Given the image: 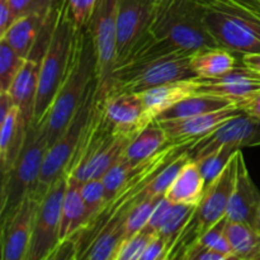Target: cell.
<instances>
[{
  "label": "cell",
  "mask_w": 260,
  "mask_h": 260,
  "mask_svg": "<svg viewBox=\"0 0 260 260\" xmlns=\"http://www.w3.org/2000/svg\"><path fill=\"white\" fill-rule=\"evenodd\" d=\"M96 80L95 46L88 28H83L78 32L68 74L45 117L50 145L68 127Z\"/></svg>",
  "instance_id": "1"
},
{
  "label": "cell",
  "mask_w": 260,
  "mask_h": 260,
  "mask_svg": "<svg viewBox=\"0 0 260 260\" xmlns=\"http://www.w3.org/2000/svg\"><path fill=\"white\" fill-rule=\"evenodd\" d=\"M150 33L185 55L218 47L206 25L201 0H160L155 4Z\"/></svg>",
  "instance_id": "2"
},
{
  "label": "cell",
  "mask_w": 260,
  "mask_h": 260,
  "mask_svg": "<svg viewBox=\"0 0 260 260\" xmlns=\"http://www.w3.org/2000/svg\"><path fill=\"white\" fill-rule=\"evenodd\" d=\"M218 47L241 57L260 52V13L244 0H201Z\"/></svg>",
  "instance_id": "3"
},
{
  "label": "cell",
  "mask_w": 260,
  "mask_h": 260,
  "mask_svg": "<svg viewBox=\"0 0 260 260\" xmlns=\"http://www.w3.org/2000/svg\"><path fill=\"white\" fill-rule=\"evenodd\" d=\"M79 28L69 13L65 2L61 4L52 38L46 48L40 66L37 101L33 122L40 123L47 116L52 102L68 74L75 51Z\"/></svg>",
  "instance_id": "4"
},
{
  "label": "cell",
  "mask_w": 260,
  "mask_h": 260,
  "mask_svg": "<svg viewBox=\"0 0 260 260\" xmlns=\"http://www.w3.org/2000/svg\"><path fill=\"white\" fill-rule=\"evenodd\" d=\"M190 55L172 53L124 63L112 71L104 88L96 90V96L140 94L170 81L196 78L190 68Z\"/></svg>",
  "instance_id": "5"
},
{
  "label": "cell",
  "mask_w": 260,
  "mask_h": 260,
  "mask_svg": "<svg viewBox=\"0 0 260 260\" xmlns=\"http://www.w3.org/2000/svg\"><path fill=\"white\" fill-rule=\"evenodd\" d=\"M48 146L50 141L46 121L43 119L40 123L33 122L28 127L24 146L17 162L9 173L2 175L0 218L14 211L32 194L40 179Z\"/></svg>",
  "instance_id": "6"
},
{
  "label": "cell",
  "mask_w": 260,
  "mask_h": 260,
  "mask_svg": "<svg viewBox=\"0 0 260 260\" xmlns=\"http://www.w3.org/2000/svg\"><path fill=\"white\" fill-rule=\"evenodd\" d=\"M96 86H98V80L93 84L88 95H86L85 101L81 104V107L76 112V114L71 119L70 123L68 124V127L48 146L45 160H43L40 179H38L35 190L30 194L33 200L40 202L45 197L46 193H47L48 188L58 178L66 174L69 164H70L71 159H73L74 154H75L76 147H78L79 141L81 139V135H83L84 128H85L86 123L89 121V117H90L94 101H95Z\"/></svg>",
  "instance_id": "7"
},
{
  "label": "cell",
  "mask_w": 260,
  "mask_h": 260,
  "mask_svg": "<svg viewBox=\"0 0 260 260\" xmlns=\"http://www.w3.org/2000/svg\"><path fill=\"white\" fill-rule=\"evenodd\" d=\"M68 174L58 178L38 202L28 260H48L61 241V215Z\"/></svg>",
  "instance_id": "8"
},
{
  "label": "cell",
  "mask_w": 260,
  "mask_h": 260,
  "mask_svg": "<svg viewBox=\"0 0 260 260\" xmlns=\"http://www.w3.org/2000/svg\"><path fill=\"white\" fill-rule=\"evenodd\" d=\"M118 7L119 0H98L88 25L96 52V90L104 88L116 68Z\"/></svg>",
  "instance_id": "9"
},
{
  "label": "cell",
  "mask_w": 260,
  "mask_h": 260,
  "mask_svg": "<svg viewBox=\"0 0 260 260\" xmlns=\"http://www.w3.org/2000/svg\"><path fill=\"white\" fill-rule=\"evenodd\" d=\"M117 135L118 134H116L107 122L101 103L95 95L90 117L81 135L75 154L69 164L66 174L80 183L90 180L94 162Z\"/></svg>",
  "instance_id": "10"
},
{
  "label": "cell",
  "mask_w": 260,
  "mask_h": 260,
  "mask_svg": "<svg viewBox=\"0 0 260 260\" xmlns=\"http://www.w3.org/2000/svg\"><path fill=\"white\" fill-rule=\"evenodd\" d=\"M254 146H260V119L241 112L190 145L188 155L198 161L220 147L241 150Z\"/></svg>",
  "instance_id": "11"
},
{
  "label": "cell",
  "mask_w": 260,
  "mask_h": 260,
  "mask_svg": "<svg viewBox=\"0 0 260 260\" xmlns=\"http://www.w3.org/2000/svg\"><path fill=\"white\" fill-rule=\"evenodd\" d=\"M154 8L155 4L151 0H119L116 68L123 63L150 37Z\"/></svg>",
  "instance_id": "12"
},
{
  "label": "cell",
  "mask_w": 260,
  "mask_h": 260,
  "mask_svg": "<svg viewBox=\"0 0 260 260\" xmlns=\"http://www.w3.org/2000/svg\"><path fill=\"white\" fill-rule=\"evenodd\" d=\"M235 174L236 154L234 155L233 160L226 167L222 174L206 188L202 201L190 218L189 225L193 228L198 239L212 226H215L218 221L226 217L234 183H235Z\"/></svg>",
  "instance_id": "13"
},
{
  "label": "cell",
  "mask_w": 260,
  "mask_h": 260,
  "mask_svg": "<svg viewBox=\"0 0 260 260\" xmlns=\"http://www.w3.org/2000/svg\"><path fill=\"white\" fill-rule=\"evenodd\" d=\"M37 205L38 201L29 196L14 211L0 218L3 260H28Z\"/></svg>",
  "instance_id": "14"
},
{
  "label": "cell",
  "mask_w": 260,
  "mask_h": 260,
  "mask_svg": "<svg viewBox=\"0 0 260 260\" xmlns=\"http://www.w3.org/2000/svg\"><path fill=\"white\" fill-rule=\"evenodd\" d=\"M96 95V93H95ZM96 99L101 103L104 117L116 134L135 135L150 123L141 95L124 93Z\"/></svg>",
  "instance_id": "15"
},
{
  "label": "cell",
  "mask_w": 260,
  "mask_h": 260,
  "mask_svg": "<svg viewBox=\"0 0 260 260\" xmlns=\"http://www.w3.org/2000/svg\"><path fill=\"white\" fill-rule=\"evenodd\" d=\"M241 109L236 104L211 112V113L198 114V116L184 117V118L164 119L159 122L160 127L165 131L168 141L172 144H184L196 142L201 137L206 136L228 119L241 113Z\"/></svg>",
  "instance_id": "16"
},
{
  "label": "cell",
  "mask_w": 260,
  "mask_h": 260,
  "mask_svg": "<svg viewBox=\"0 0 260 260\" xmlns=\"http://www.w3.org/2000/svg\"><path fill=\"white\" fill-rule=\"evenodd\" d=\"M196 93L215 94L236 102L260 89V75L240 62L231 71L218 78H193Z\"/></svg>",
  "instance_id": "17"
},
{
  "label": "cell",
  "mask_w": 260,
  "mask_h": 260,
  "mask_svg": "<svg viewBox=\"0 0 260 260\" xmlns=\"http://www.w3.org/2000/svg\"><path fill=\"white\" fill-rule=\"evenodd\" d=\"M260 203V192L246 168L241 150L236 151V174L226 217L230 221L249 223L254 228L255 212Z\"/></svg>",
  "instance_id": "18"
},
{
  "label": "cell",
  "mask_w": 260,
  "mask_h": 260,
  "mask_svg": "<svg viewBox=\"0 0 260 260\" xmlns=\"http://www.w3.org/2000/svg\"><path fill=\"white\" fill-rule=\"evenodd\" d=\"M28 124L20 114L18 107L9 112L0 122V169L2 175L12 170L17 162L27 137Z\"/></svg>",
  "instance_id": "19"
},
{
  "label": "cell",
  "mask_w": 260,
  "mask_h": 260,
  "mask_svg": "<svg viewBox=\"0 0 260 260\" xmlns=\"http://www.w3.org/2000/svg\"><path fill=\"white\" fill-rule=\"evenodd\" d=\"M40 66L41 62L38 61L25 58L22 69L9 89L14 106L18 107L28 126L33 123V117H35L38 81H40Z\"/></svg>",
  "instance_id": "20"
},
{
  "label": "cell",
  "mask_w": 260,
  "mask_h": 260,
  "mask_svg": "<svg viewBox=\"0 0 260 260\" xmlns=\"http://www.w3.org/2000/svg\"><path fill=\"white\" fill-rule=\"evenodd\" d=\"M193 94H196V86L192 78L161 84L142 91L140 95L144 101L147 117L150 121H155L162 112Z\"/></svg>",
  "instance_id": "21"
},
{
  "label": "cell",
  "mask_w": 260,
  "mask_h": 260,
  "mask_svg": "<svg viewBox=\"0 0 260 260\" xmlns=\"http://www.w3.org/2000/svg\"><path fill=\"white\" fill-rule=\"evenodd\" d=\"M205 189L206 183L200 168L189 157L164 196L172 203L198 206L205 194Z\"/></svg>",
  "instance_id": "22"
},
{
  "label": "cell",
  "mask_w": 260,
  "mask_h": 260,
  "mask_svg": "<svg viewBox=\"0 0 260 260\" xmlns=\"http://www.w3.org/2000/svg\"><path fill=\"white\" fill-rule=\"evenodd\" d=\"M89 222V213L81 196V183L68 175L61 215V241L73 238Z\"/></svg>",
  "instance_id": "23"
},
{
  "label": "cell",
  "mask_w": 260,
  "mask_h": 260,
  "mask_svg": "<svg viewBox=\"0 0 260 260\" xmlns=\"http://www.w3.org/2000/svg\"><path fill=\"white\" fill-rule=\"evenodd\" d=\"M50 13L33 12L22 15L13 23L12 27L0 38L7 41L14 48L15 52L19 53L22 57L28 58Z\"/></svg>",
  "instance_id": "24"
},
{
  "label": "cell",
  "mask_w": 260,
  "mask_h": 260,
  "mask_svg": "<svg viewBox=\"0 0 260 260\" xmlns=\"http://www.w3.org/2000/svg\"><path fill=\"white\" fill-rule=\"evenodd\" d=\"M168 144V136L159 122L152 121L131 140L124 151V157L132 165H139L161 151Z\"/></svg>",
  "instance_id": "25"
},
{
  "label": "cell",
  "mask_w": 260,
  "mask_h": 260,
  "mask_svg": "<svg viewBox=\"0 0 260 260\" xmlns=\"http://www.w3.org/2000/svg\"><path fill=\"white\" fill-rule=\"evenodd\" d=\"M234 104H235V102L225 98V96L215 95V94L196 93L193 95L187 96L183 101L178 102L177 104L162 112L155 121L184 118V117L211 113V112L228 108V107L234 106Z\"/></svg>",
  "instance_id": "26"
},
{
  "label": "cell",
  "mask_w": 260,
  "mask_h": 260,
  "mask_svg": "<svg viewBox=\"0 0 260 260\" xmlns=\"http://www.w3.org/2000/svg\"><path fill=\"white\" fill-rule=\"evenodd\" d=\"M238 65L235 53L222 47L200 51L190 57V68L196 78L212 79L225 75Z\"/></svg>",
  "instance_id": "27"
},
{
  "label": "cell",
  "mask_w": 260,
  "mask_h": 260,
  "mask_svg": "<svg viewBox=\"0 0 260 260\" xmlns=\"http://www.w3.org/2000/svg\"><path fill=\"white\" fill-rule=\"evenodd\" d=\"M226 236L236 260H260V234L251 225L228 220Z\"/></svg>",
  "instance_id": "28"
},
{
  "label": "cell",
  "mask_w": 260,
  "mask_h": 260,
  "mask_svg": "<svg viewBox=\"0 0 260 260\" xmlns=\"http://www.w3.org/2000/svg\"><path fill=\"white\" fill-rule=\"evenodd\" d=\"M197 206L190 205H179V203H173L172 207L168 211L164 221L159 229V234L165 238L169 245V253L172 250L173 245L175 244L177 239L179 238L183 229L187 226L192 216L194 215V211ZM169 255V254H168Z\"/></svg>",
  "instance_id": "29"
},
{
  "label": "cell",
  "mask_w": 260,
  "mask_h": 260,
  "mask_svg": "<svg viewBox=\"0 0 260 260\" xmlns=\"http://www.w3.org/2000/svg\"><path fill=\"white\" fill-rule=\"evenodd\" d=\"M238 150L233 147H220L215 150L211 154L206 155L202 159H200L197 162L200 172L205 179L206 188L210 184H212L226 169L230 161L233 160L234 155L236 154Z\"/></svg>",
  "instance_id": "30"
},
{
  "label": "cell",
  "mask_w": 260,
  "mask_h": 260,
  "mask_svg": "<svg viewBox=\"0 0 260 260\" xmlns=\"http://www.w3.org/2000/svg\"><path fill=\"white\" fill-rule=\"evenodd\" d=\"M24 61L7 41L0 38V91H9Z\"/></svg>",
  "instance_id": "31"
},
{
  "label": "cell",
  "mask_w": 260,
  "mask_h": 260,
  "mask_svg": "<svg viewBox=\"0 0 260 260\" xmlns=\"http://www.w3.org/2000/svg\"><path fill=\"white\" fill-rule=\"evenodd\" d=\"M162 197H164V194H149L141 202L135 206L126 221L127 239L134 234L139 233L141 229H144L149 223L152 212Z\"/></svg>",
  "instance_id": "32"
},
{
  "label": "cell",
  "mask_w": 260,
  "mask_h": 260,
  "mask_svg": "<svg viewBox=\"0 0 260 260\" xmlns=\"http://www.w3.org/2000/svg\"><path fill=\"white\" fill-rule=\"evenodd\" d=\"M157 231L150 225H146L139 233L134 234L124 240L118 251L116 260H140L145 249L157 235Z\"/></svg>",
  "instance_id": "33"
},
{
  "label": "cell",
  "mask_w": 260,
  "mask_h": 260,
  "mask_svg": "<svg viewBox=\"0 0 260 260\" xmlns=\"http://www.w3.org/2000/svg\"><path fill=\"white\" fill-rule=\"evenodd\" d=\"M188 160H189V155H188V151H185L184 154L175 157V159L172 160L169 164L165 165V167L157 173L156 177L151 180V183H150V194H165L168 188H169L170 184L174 182L177 175L179 174V172L182 170V168L184 167L185 162H187Z\"/></svg>",
  "instance_id": "34"
},
{
  "label": "cell",
  "mask_w": 260,
  "mask_h": 260,
  "mask_svg": "<svg viewBox=\"0 0 260 260\" xmlns=\"http://www.w3.org/2000/svg\"><path fill=\"white\" fill-rule=\"evenodd\" d=\"M81 196L88 210L89 221L108 202L106 187L102 179H90L81 183Z\"/></svg>",
  "instance_id": "35"
},
{
  "label": "cell",
  "mask_w": 260,
  "mask_h": 260,
  "mask_svg": "<svg viewBox=\"0 0 260 260\" xmlns=\"http://www.w3.org/2000/svg\"><path fill=\"white\" fill-rule=\"evenodd\" d=\"M79 29L88 28L98 0H63Z\"/></svg>",
  "instance_id": "36"
},
{
  "label": "cell",
  "mask_w": 260,
  "mask_h": 260,
  "mask_svg": "<svg viewBox=\"0 0 260 260\" xmlns=\"http://www.w3.org/2000/svg\"><path fill=\"white\" fill-rule=\"evenodd\" d=\"M18 18L28 13H50L63 0H8Z\"/></svg>",
  "instance_id": "37"
},
{
  "label": "cell",
  "mask_w": 260,
  "mask_h": 260,
  "mask_svg": "<svg viewBox=\"0 0 260 260\" xmlns=\"http://www.w3.org/2000/svg\"><path fill=\"white\" fill-rule=\"evenodd\" d=\"M168 254H169L168 241L165 240L164 236L157 234L154 240L145 249L144 254H142L140 260H167Z\"/></svg>",
  "instance_id": "38"
},
{
  "label": "cell",
  "mask_w": 260,
  "mask_h": 260,
  "mask_svg": "<svg viewBox=\"0 0 260 260\" xmlns=\"http://www.w3.org/2000/svg\"><path fill=\"white\" fill-rule=\"evenodd\" d=\"M236 106L249 116L260 119V89L236 102Z\"/></svg>",
  "instance_id": "39"
},
{
  "label": "cell",
  "mask_w": 260,
  "mask_h": 260,
  "mask_svg": "<svg viewBox=\"0 0 260 260\" xmlns=\"http://www.w3.org/2000/svg\"><path fill=\"white\" fill-rule=\"evenodd\" d=\"M18 19L14 10L10 7L8 0H0V37L5 35L13 23Z\"/></svg>",
  "instance_id": "40"
},
{
  "label": "cell",
  "mask_w": 260,
  "mask_h": 260,
  "mask_svg": "<svg viewBox=\"0 0 260 260\" xmlns=\"http://www.w3.org/2000/svg\"><path fill=\"white\" fill-rule=\"evenodd\" d=\"M172 205L173 203L170 202V201H168L164 196V197L161 198V201L157 203L156 208H155V211L152 212V215H151V217H150V221L147 225H150L152 229H155V230L159 233L160 226H161L162 221H164L165 216H167L168 211H169V208L172 207Z\"/></svg>",
  "instance_id": "41"
},
{
  "label": "cell",
  "mask_w": 260,
  "mask_h": 260,
  "mask_svg": "<svg viewBox=\"0 0 260 260\" xmlns=\"http://www.w3.org/2000/svg\"><path fill=\"white\" fill-rule=\"evenodd\" d=\"M14 107V102H13L9 91H0V122L4 121L5 117Z\"/></svg>",
  "instance_id": "42"
},
{
  "label": "cell",
  "mask_w": 260,
  "mask_h": 260,
  "mask_svg": "<svg viewBox=\"0 0 260 260\" xmlns=\"http://www.w3.org/2000/svg\"><path fill=\"white\" fill-rule=\"evenodd\" d=\"M241 62L243 65H245L246 68L253 70L254 73H256L260 75V52L256 53H249V55L241 56Z\"/></svg>",
  "instance_id": "43"
},
{
  "label": "cell",
  "mask_w": 260,
  "mask_h": 260,
  "mask_svg": "<svg viewBox=\"0 0 260 260\" xmlns=\"http://www.w3.org/2000/svg\"><path fill=\"white\" fill-rule=\"evenodd\" d=\"M254 229L260 234V203L256 208V212H255V220H254Z\"/></svg>",
  "instance_id": "44"
},
{
  "label": "cell",
  "mask_w": 260,
  "mask_h": 260,
  "mask_svg": "<svg viewBox=\"0 0 260 260\" xmlns=\"http://www.w3.org/2000/svg\"><path fill=\"white\" fill-rule=\"evenodd\" d=\"M244 2L248 3L249 5H251L254 9H256L260 13V0H244Z\"/></svg>",
  "instance_id": "45"
},
{
  "label": "cell",
  "mask_w": 260,
  "mask_h": 260,
  "mask_svg": "<svg viewBox=\"0 0 260 260\" xmlns=\"http://www.w3.org/2000/svg\"><path fill=\"white\" fill-rule=\"evenodd\" d=\"M151 2H152V3H154V4H156V3H159V2H160V0H151Z\"/></svg>",
  "instance_id": "46"
}]
</instances>
